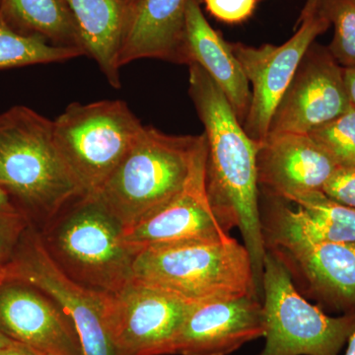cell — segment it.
Segmentation results:
<instances>
[{"label":"cell","mask_w":355,"mask_h":355,"mask_svg":"<svg viewBox=\"0 0 355 355\" xmlns=\"http://www.w3.org/2000/svg\"><path fill=\"white\" fill-rule=\"evenodd\" d=\"M190 67L189 93L207 139V191L226 231L237 227L251 256L254 282L263 295L266 256L259 207L258 142L245 132L220 88L197 64Z\"/></svg>","instance_id":"cell-1"},{"label":"cell","mask_w":355,"mask_h":355,"mask_svg":"<svg viewBox=\"0 0 355 355\" xmlns=\"http://www.w3.org/2000/svg\"><path fill=\"white\" fill-rule=\"evenodd\" d=\"M0 172L17 209L38 229L84 196L55 146L53 121L28 107L0 114Z\"/></svg>","instance_id":"cell-2"},{"label":"cell","mask_w":355,"mask_h":355,"mask_svg":"<svg viewBox=\"0 0 355 355\" xmlns=\"http://www.w3.org/2000/svg\"><path fill=\"white\" fill-rule=\"evenodd\" d=\"M38 230L51 260L80 286L114 294L132 279L137 254L96 196L77 198Z\"/></svg>","instance_id":"cell-3"},{"label":"cell","mask_w":355,"mask_h":355,"mask_svg":"<svg viewBox=\"0 0 355 355\" xmlns=\"http://www.w3.org/2000/svg\"><path fill=\"white\" fill-rule=\"evenodd\" d=\"M205 135H171L144 125L96 197L123 230L155 216L183 190Z\"/></svg>","instance_id":"cell-4"},{"label":"cell","mask_w":355,"mask_h":355,"mask_svg":"<svg viewBox=\"0 0 355 355\" xmlns=\"http://www.w3.org/2000/svg\"><path fill=\"white\" fill-rule=\"evenodd\" d=\"M132 279L191 303L261 297L249 251L232 237L144 250L135 257Z\"/></svg>","instance_id":"cell-5"},{"label":"cell","mask_w":355,"mask_h":355,"mask_svg":"<svg viewBox=\"0 0 355 355\" xmlns=\"http://www.w3.org/2000/svg\"><path fill=\"white\" fill-rule=\"evenodd\" d=\"M142 128L120 100L73 103L53 121L55 146L84 196L101 190Z\"/></svg>","instance_id":"cell-6"},{"label":"cell","mask_w":355,"mask_h":355,"mask_svg":"<svg viewBox=\"0 0 355 355\" xmlns=\"http://www.w3.org/2000/svg\"><path fill=\"white\" fill-rule=\"evenodd\" d=\"M266 345L259 355H340L355 331V311L324 314L299 294L291 273L266 252L263 275Z\"/></svg>","instance_id":"cell-7"},{"label":"cell","mask_w":355,"mask_h":355,"mask_svg":"<svg viewBox=\"0 0 355 355\" xmlns=\"http://www.w3.org/2000/svg\"><path fill=\"white\" fill-rule=\"evenodd\" d=\"M23 282L50 296L73 322L84 355H116L105 322L110 294L77 284L51 260L30 223L2 268V282Z\"/></svg>","instance_id":"cell-8"},{"label":"cell","mask_w":355,"mask_h":355,"mask_svg":"<svg viewBox=\"0 0 355 355\" xmlns=\"http://www.w3.org/2000/svg\"><path fill=\"white\" fill-rule=\"evenodd\" d=\"M297 31L280 46L266 44L251 46L230 43L241 64L251 91V105L243 128L261 144L268 137L273 112L291 83L301 60L318 36L330 28V22L320 11L319 0H307Z\"/></svg>","instance_id":"cell-9"},{"label":"cell","mask_w":355,"mask_h":355,"mask_svg":"<svg viewBox=\"0 0 355 355\" xmlns=\"http://www.w3.org/2000/svg\"><path fill=\"white\" fill-rule=\"evenodd\" d=\"M195 303L132 279L110 294L105 322L116 355H173L175 342Z\"/></svg>","instance_id":"cell-10"},{"label":"cell","mask_w":355,"mask_h":355,"mask_svg":"<svg viewBox=\"0 0 355 355\" xmlns=\"http://www.w3.org/2000/svg\"><path fill=\"white\" fill-rule=\"evenodd\" d=\"M350 107L343 67L328 46L314 42L273 112L268 135H309Z\"/></svg>","instance_id":"cell-11"},{"label":"cell","mask_w":355,"mask_h":355,"mask_svg":"<svg viewBox=\"0 0 355 355\" xmlns=\"http://www.w3.org/2000/svg\"><path fill=\"white\" fill-rule=\"evenodd\" d=\"M207 154L205 137L181 193L155 216L123 230V241L135 253L149 248L230 239L231 236L217 218L207 196Z\"/></svg>","instance_id":"cell-12"},{"label":"cell","mask_w":355,"mask_h":355,"mask_svg":"<svg viewBox=\"0 0 355 355\" xmlns=\"http://www.w3.org/2000/svg\"><path fill=\"white\" fill-rule=\"evenodd\" d=\"M0 331L38 355H84L76 326L64 311L23 282H0Z\"/></svg>","instance_id":"cell-13"},{"label":"cell","mask_w":355,"mask_h":355,"mask_svg":"<svg viewBox=\"0 0 355 355\" xmlns=\"http://www.w3.org/2000/svg\"><path fill=\"white\" fill-rule=\"evenodd\" d=\"M259 188L277 200L323 191L338 163L309 135H268L257 156Z\"/></svg>","instance_id":"cell-14"},{"label":"cell","mask_w":355,"mask_h":355,"mask_svg":"<svg viewBox=\"0 0 355 355\" xmlns=\"http://www.w3.org/2000/svg\"><path fill=\"white\" fill-rule=\"evenodd\" d=\"M265 334L263 304L254 296L195 303L173 354L229 355Z\"/></svg>","instance_id":"cell-15"},{"label":"cell","mask_w":355,"mask_h":355,"mask_svg":"<svg viewBox=\"0 0 355 355\" xmlns=\"http://www.w3.org/2000/svg\"><path fill=\"white\" fill-rule=\"evenodd\" d=\"M295 268L309 291L331 309L355 311V242L306 243L268 250Z\"/></svg>","instance_id":"cell-16"},{"label":"cell","mask_w":355,"mask_h":355,"mask_svg":"<svg viewBox=\"0 0 355 355\" xmlns=\"http://www.w3.org/2000/svg\"><path fill=\"white\" fill-rule=\"evenodd\" d=\"M184 53L188 65H200L220 88L243 125L251 105L249 81L230 43L210 26L198 0H189L187 4Z\"/></svg>","instance_id":"cell-17"},{"label":"cell","mask_w":355,"mask_h":355,"mask_svg":"<svg viewBox=\"0 0 355 355\" xmlns=\"http://www.w3.org/2000/svg\"><path fill=\"white\" fill-rule=\"evenodd\" d=\"M80 31L86 55L109 83L121 87L120 57L140 0H67Z\"/></svg>","instance_id":"cell-18"},{"label":"cell","mask_w":355,"mask_h":355,"mask_svg":"<svg viewBox=\"0 0 355 355\" xmlns=\"http://www.w3.org/2000/svg\"><path fill=\"white\" fill-rule=\"evenodd\" d=\"M189 0H140L120 57L121 67L141 58L188 64L184 15Z\"/></svg>","instance_id":"cell-19"},{"label":"cell","mask_w":355,"mask_h":355,"mask_svg":"<svg viewBox=\"0 0 355 355\" xmlns=\"http://www.w3.org/2000/svg\"><path fill=\"white\" fill-rule=\"evenodd\" d=\"M0 18L14 31L86 55L80 31L67 0H1Z\"/></svg>","instance_id":"cell-20"},{"label":"cell","mask_w":355,"mask_h":355,"mask_svg":"<svg viewBox=\"0 0 355 355\" xmlns=\"http://www.w3.org/2000/svg\"><path fill=\"white\" fill-rule=\"evenodd\" d=\"M84 55L77 49L53 46L37 37L19 34L0 18V70L53 64Z\"/></svg>","instance_id":"cell-21"},{"label":"cell","mask_w":355,"mask_h":355,"mask_svg":"<svg viewBox=\"0 0 355 355\" xmlns=\"http://www.w3.org/2000/svg\"><path fill=\"white\" fill-rule=\"evenodd\" d=\"M319 228V243L355 242V209L336 202L324 191H312L294 198Z\"/></svg>","instance_id":"cell-22"},{"label":"cell","mask_w":355,"mask_h":355,"mask_svg":"<svg viewBox=\"0 0 355 355\" xmlns=\"http://www.w3.org/2000/svg\"><path fill=\"white\" fill-rule=\"evenodd\" d=\"M319 8L334 26L331 55L343 69L355 67V0H319Z\"/></svg>","instance_id":"cell-23"},{"label":"cell","mask_w":355,"mask_h":355,"mask_svg":"<svg viewBox=\"0 0 355 355\" xmlns=\"http://www.w3.org/2000/svg\"><path fill=\"white\" fill-rule=\"evenodd\" d=\"M340 166H355V108L309 133Z\"/></svg>","instance_id":"cell-24"},{"label":"cell","mask_w":355,"mask_h":355,"mask_svg":"<svg viewBox=\"0 0 355 355\" xmlns=\"http://www.w3.org/2000/svg\"><path fill=\"white\" fill-rule=\"evenodd\" d=\"M30 221L19 210L0 209V263L6 265Z\"/></svg>","instance_id":"cell-25"},{"label":"cell","mask_w":355,"mask_h":355,"mask_svg":"<svg viewBox=\"0 0 355 355\" xmlns=\"http://www.w3.org/2000/svg\"><path fill=\"white\" fill-rule=\"evenodd\" d=\"M210 15L225 24H241L253 16L259 0H202Z\"/></svg>","instance_id":"cell-26"},{"label":"cell","mask_w":355,"mask_h":355,"mask_svg":"<svg viewBox=\"0 0 355 355\" xmlns=\"http://www.w3.org/2000/svg\"><path fill=\"white\" fill-rule=\"evenodd\" d=\"M323 191L336 202L355 209V166H340Z\"/></svg>","instance_id":"cell-27"},{"label":"cell","mask_w":355,"mask_h":355,"mask_svg":"<svg viewBox=\"0 0 355 355\" xmlns=\"http://www.w3.org/2000/svg\"><path fill=\"white\" fill-rule=\"evenodd\" d=\"M343 78H345V88H347L350 103L355 108V67L343 69Z\"/></svg>","instance_id":"cell-28"},{"label":"cell","mask_w":355,"mask_h":355,"mask_svg":"<svg viewBox=\"0 0 355 355\" xmlns=\"http://www.w3.org/2000/svg\"><path fill=\"white\" fill-rule=\"evenodd\" d=\"M0 355H38L29 347L21 343L12 342L0 352Z\"/></svg>","instance_id":"cell-29"},{"label":"cell","mask_w":355,"mask_h":355,"mask_svg":"<svg viewBox=\"0 0 355 355\" xmlns=\"http://www.w3.org/2000/svg\"><path fill=\"white\" fill-rule=\"evenodd\" d=\"M0 209L19 210L16 207L15 203H14L12 198L9 195L8 191L2 186H0Z\"/></svg>","instance_id":"cell-30"},{"label":"cell","mask_w":355,"mask_h":355,"mask_svg":"<svg viewBox=\"0 0 355 355\" xmlns=\"http://www.w3.org/2000/svg\"><path fill=\"white\" fill-rule=\"evenodd\" d=\"M345 355H355V331L347 340V349Z\"/></svg>","instance_id":"cell-31"},{"label":"cell","mask_w":355,"mask_h":355,"mask_svg":"<svg viewBox=\"0 0 355 355\" xmlns=\"http://www.w3.org/2000/svg\"><path fill=\"white\" fill-rule=\"evenodd\" d=\"M12 342L13 340H9L7 336H4L3 334L0 331V352H1L2 349H6L7 345H10Z\"/></svg>","instance_id":"cell-32"},{"label":"cell","mask_w":355,"mask_h":355,"mask_svg":"<svg viewBox=\"0 0 355 355\" xmlns=\"http://www.w3.org/2000/svg\"><path fill=\"white\" fill-rule=\"evenodd\" d=\"M0 186L3 187V188H4V180H3V177H2L1 172H0ZM4 189H6V188H4Z\"/></svg>","instance_id":"cell-33"},{"label":"cell","mask_w":355,"mask_h":355,"mask_svg":"<svg viewBox=\"0 0 355 355\" xmlns=\"http://www.w3.org/2000/svg\"><path fill=\"white\" fill-rule=\"evenodd\" d=\"M3 266L4 265L0 263V282H1L2 268H3Z\"/></svg>","instance_id":"cell-34"},{"label":"cell","mask_w":355,"mask_h":355,"mask_svg":"<svg viewBox=\"0 0 355 355\" xmlns=\"http://www.w3.org/2000/svg\"><path fill=\"white\" fill-rule=\"evenodd\" d=\"M0 2H1V0H0Z\"/></svg>","instance_id":"cell-35"}]
</instances>
